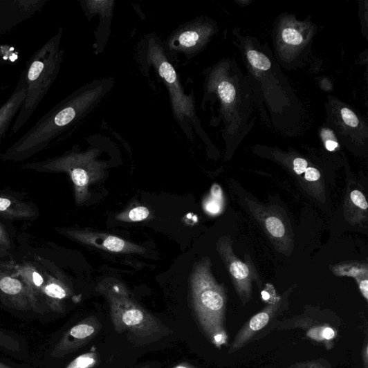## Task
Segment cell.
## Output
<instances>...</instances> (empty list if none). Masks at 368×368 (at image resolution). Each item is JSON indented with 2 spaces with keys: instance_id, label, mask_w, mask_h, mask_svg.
Masks as SVG:
<instances>
[{
  "instance_id": "1",
  "label": "cell",
  "mask_w": 368,
  "mask_h": 368,
  "mask_svg": "<svg viewBox=\"0 0 368 368\" xmlns=\"http://www.w3.org/2000/svg\"><path fill=\"white\" fill-rule=\"evenodd\" d=\"M115 85L113 77L89 82L53 107L3 154L5 160L21 161L46 149L64 133L82 121Z\"/></svg>"
},
{
  "instance_id": "2",
  "label": "cell",
  "mask_w": 368,
  "mask_h": 368,
  "mask_svg": "<svg viewBox=\"0 0 368 368\" xmlns=\"http://www.w3.org/2000/svg\"><path fill=\"white\" fill-rule=\"evenodd\" d=\"M96 290L109 304L116 332L125 334L134 344H150L170 333L167 326L131 297L121 282L107 278L99 283Z\"/></svg>"
},
{
  "instance_id": "3",
  "label": "cell",
  "mask_w": 368,
  "mask_h": 368,
  "mask_svg": "<svg viewBox=\"0 0 368 368\" xmlns=\"http://www.w3.org/2000/svg\"><path fill=\"white\" fill-rule=\"evenodd\" d=\"M63 28H60L28 62L21 77L26 87V96L12 127V134L19 132L42 103L59 76L64 61L61 48Z\"/></svg>"
},
{
  "instance_id": "4",
  "label": "cell",
  "mask_w": 368,
  "mask_h": 368,
  "mask_svg": "<svg viewBox=\"0 0 368 368\" xmlns=\"http://www.w3.org/2000/svg\"><path fill=\"white\" fill-rule=\"evenodd\" d=\"M138 57L142 68L153 67L163 82L169 92L175 120L190 137V127L195 116L193 98L184 91L164 43L156 35H147L139 44Z\"/></svg>"
},
{
  "instance_id": "5",
  "label": "cell",
  "mask_w": 368,
  "mask_h": 368,
  "mask_svg": "<svg viewBox=\"0 0 368 368\" xmlns=\"http://www.w3.org/2000/svg\"><path fill=\"white\" fill-rule=\"evenodd\" d=\"M191 289L195 315L201 329L213 344H223L227 340L224 329L225 293L213 278L208 259L194 266Z\"/></svg>"
},
{
  "instance_id": "6",
  "label": "cell",
  "mask_w": 368,
  "mask_h": 368,
  "mask_svg": "<svg viewBox=\"0 0 368 368\" xmlns=\"http://www.w3.org/2000/svg\"><path fill=\"white\" fill-rule=\"evenodd\" d=\"M102 151L90 145L85 151L72 150L42 161L28 163L24 169L45 173H66L73 183L76 204L79 206L89 199V187L102 180L107 163L100 160Z\"/></svg>"
},
{
  "instance_id": "7",
  "label": "cell",
  "mask_w": 368,
  "mask_h": 368,
  "mask_svg": "<svg viewBox=\"0 0 368 368\" xmlns=\"http://www.w3.org/2000/svg\"><path fill=\"white\" fill-rule=\"evenodd\" d=\"M0 300L18 310H37L39 301L17 273L15 266L0 264Z\"/></svg>"
},
{
  "instance_id": "8",
  "label": "cell",
  "mask_w": 368,
  "mask_h": 368,
  "mask_svg": "<svg viewBox=\"0 0 368 368\" xmlns=\"http://www.w3.org/2000/svg\"><path fill=\"white\" fill-rule=\"evenodd\" d=\"M57 231L71 240L110 252L142 254L146 251L143 247L113 234L65 228H58Z\"/></svg>"
},
{
  "instance_id": "9",
  "label": "cell",
  "mask_w": 368,
  "mask_h": 368,
  "mask_svg": "<svg viewBox=\"0 0 368 368\" xmlns=\"http://www.w3.org/2000/svg\"><path fill=\"white\" fill-rule=\"evenodd\" d=\"M102 325L97 318L89 317L71 327L55 347L51 356L62 358L88 344L100 333Z\"/></svg>"
},
{
  "instance_id": "10",
  "label": "cell",
  "mask_w": 368,
  "mask_h": 368,
  "mask_svg": "<svg viewBox=\"0 0 368 368\" xmlns=\"http://www.w3.org/2000/svg\"><path fill=\"white\" fill-rule=\"evenodd\" d=\"M48 0H6L0 1V34L9 32L41 10Z\"/></svg>"
},
{
  "instance_id": "11",
  "label": "cell",
  "mask_w": 368,
  "mask_h": 368,
  "mask_svg": "<svg viewBox=\"0 0 368 368\" xmlns=\"http://www.w3.org/2000/svg\"><path fill=\"white\" fill-rule=\"evenodd\" d=\"M72 295V290L60 275L45 273V282L39 297H44L48 306L57 312H64L65 302Z\"/></svg>"
},
{
  "instance_id": "12",
  "label": "cell",
  "mask_w": 368,
  "mask_h": 368,
  "mask_svg": "<svg viewBox=\"0 0 368 368\" xmlns=\"http://www.w3.org/2000/svg\"><path fill=\"white\" fill-rule=\"evenodd\" d=\"M81 3L84 12H95L100 15V26L95 33V46L97 53H102L109 35L115 1H96V0L95 1H92V0H84Z\"/></svg>"
},
{
  "instance_id": "13",
  "label": "cell",
  "mask_w": 368,
  "mask_h": 368,
  "mask_svg": "<svg viewBox=\"0 0 368 368\" xmlns=\"http://www.w3.org/2000/svg\"><path fill=\"white\" fill-rule=\"evenodd\" d=\"M34 205L0 192V217L10 220H26L38 216Z\"/></svg>"
},
{
  "instance_id": "14",
  "label": "cell",
  "mask_w": 368,
  "mask_h": 368,
  "mask_svg": "<svg viewBox=\"0 0 368 368\" xmlns=\"http://www.w3.org/2000/svg\"><path fill=\"white\" fill-rule=\"evenodd\" d=\"M270 313L271 309L261 312L253 317L249 322L248 325L244 327L240 334L238 335L237 339H235L233 347L236 348L241 346L249 340L253 333L264 328L269 322Z\"/></svg>"
},
{
  "instance_id": "15",
  "label": "cell",
  "mask_w": 368,
  "mask_h": 368,
  "mask_svg": "<svg viewBox=\"0 0 368 368\" xmlns=\"http://www.w3.org/2000/svg\"><path fill=\"white\" fill-rule=\"evenodd\" d=\"M150 215L151 212L149 208L144 206H137L118 214L116 218L120 222L139 223L149 219Z\"/></svg>"
},
{
  "instance_id": "16",
  "label": "cell",
  "mask_w": 368,
  "mask_h": 368,
  "mask_svg": "<svg viewBox=\"0 0 368 368\" xmlns=\"http://www.w3.org/2000/svg\"><path fill=\"white\" fill-rule=\"evenodd\" d=\"M211 196L205 201L204 207L205 210L211 214H217L222 209L223 192L218 185H214L212 188Z\"/></svg>"
},
{
  "instance_id": "17",
  "label": "cell",
  "mask_w": 368,
  "mask_h": 368,
  "mask_svg": "<svg viewBox=\"0 0 368 368\" xmlns=\"http://www.w3.org/2000/svg\"><path fill=\"white\" fill-rule=\"evenodd\" d=\"M98 363V355L96 353H88L71 361L66 368H94Z\"/></svg>"
},
{
  "instance_id": "18",
  "label": "cell",
  "mask_w": 368,
  "mask_h": 368,
  "mask_svg": "<svg viewBox=\"0 0 368 368\" xmlns=\"http://www.w3.org/2000/svg\"><path fill=\"white\" fill-rule=\"evenodd\" d=\"M248 59L250 63L256 68L267 71L271 66V63L264 54L254 50L248 53Z\"/></svg>"
},
{
  "instance_id": "19",
  "label": "cell",
  "mask_w": 368,
  "mask_h": 368,
  "mask_svg": "<svg viewBox=\"0 0 368 368\" xmlns=\"http://www.w3.org/2000/svg\"><path fill=\"white\" fill-rule=\"evenodd\" d=\"M219 95L226 104L232 103L235 98V89L232 84L228 82H222L217 86Z\"/></svg>"
},
{
  "instance_id": "20",
  "label": "cell",
  "mask_w": 368,
  "mask_h": 368,
  "mask_svg": "<svg viewBox=\"0 0 368 368\" xmlns=\"http://www.w3.org/2000/svg\"><path fill=\"white\" fill-rule=\"evenodd\" d=\"M230 271L233 277L238 281L246 280L250 273L248 267L239 261H234L231 263Z\"/></svg>"
},
{
  "instance_id": "21",
  "label": "cell",
  "mask_w": 368,
  "mask_h": 368,
  "mask_svg": "<svg viewBox=\"0 0 368 368\" xmlns=\"http://www.w3.org/2000/svg\"><path fill=\"white\" fill-rule=\"evenodd\" d=\"M266 228L275 237H282L285 234V228L282 221L277 217H271L266 221Z\"/></svg>"
},
{
  "instance_id": "22",
  "label": "cell",
  "mask_w": 368,
  "mask_h": 368,
  "mask_svg": "<svg viewBox=\"0 0 368 368\" xmlns=\"http://www.w3.org/2000/svg\"><path fill=\"white\" fill-rule=\"evenodd\" d=\"M12 250L11 239L8 232L2 223H0V257L10 255Z\"/></svg>"
},
{
  "instance_id": "23",
  "label": "cell",
  "mask_w": 368,
  "mask_h": 368,
  "mask_svg": "<svg viewBox=\"0 0 368 368\" xmlns=\"http://www.w3.org/2000/svg\"><path fill=\"white\" fill-rule=\"evenodd\" d=\"M283 39L285 43L297 46L302 43L303 38L302 35L296 30L293 28H286L282 33Z\"/></svg>"
},
{
  "instance_id": "24",
  "label": "cell",
  "mask_w": 368,
  "mask_h": 368,
  "mask_svg": "<svg viewBox=\"0 0 368 368\" xmlns=\"http://www.w3.org/2000/svg\"><path fill=\"white\" fill-rule=\"evenodd\" d=\"M341 114L344 122L347 125L353 127H356L358 125V118L351 109L343 108Z\"/></svg>"
},
{
  "instance_id": "25",
  "label": "cell",
  "mask_w": 368,
  "mask_h": 368,
  "mask_svg": "<svg viewBox=\"0 0 368 368\" xmlns=\"http://www.w3.org/2000/svg\"><path fill=\"white\" fill-rule=\"evenodd\" d=\"M353 203L362 210H366L368 208L367 202L365 196L359 191H353L351 194Z\"/></svg>"
},
{
  "instance_id": "26",
  "label": "cell",
  "mask_w": 368,
  "mask_h": 368,
  "mask_svg": "<svg viewBox=\"0 0 368 368\" xmlns=\"http://www.w3.org/2000/svg\"><path fill=\"white\" fill-rule=\"evenodd\" d=\"M307 162L303 158H296L293 160V170L298 175H301L305 172L307 169Z\"/></svg>"
},
{
  "instance_id": "27",
  "label": "cell",
  "mask_w": 368,
  "mask_h": 368,
  "mask_svg": "<svg viewBox=\"0 0 368 368\" xmlns=\"http://www.w3.org/2000/svg\"><path fill=\"white\" fill-rule=\"evenodd\" d=\"M320 178V172L314 168H307L305 171V178L309 181H316Z\"/></svg>"
},
{
  "instance_id": "28",
  "label": "cell",
  "mask_w": 368,
  "mask_h": 368,
  "mask_svg": "<svg viewBox=\"0 0 368 368\" xmlns=\"http://www.w3.org/2000/svg\"><path fill=\"white\" fill-rule=\"evenodd\" d=\"M12 339L9 336L0 332V345L12 349H13V347L15 346L12 344Z\"/></svg>"
},
{
  "instance_id": "29",
  "label": "cell",
  "mask_w": 368,
  "mask_h": 368,
  "mask_svg": "<svg viewBox=\"0 0 368 368\" xmlns=\"http://www.w3.org/2000/svg\"><path fill=\"white\" fill-rule=\"evenodd\" d=\"M322 335L324 339L329 340L335 338V333L332 328L326 327L323 330Z\"/></svg>"
},
{
  "instance_id": "30",
  "label": "cell",
  "mask_w": 368,
  "mask_h": 368,
  "mask_svg": "<svg viewBox=\"0 0 368 368\" xmlns=\"http://www.w3.org/2000/svg\"><path fill=\"white\" fill-rule=\"evenodd\" d=\"M360 288L365 300H368V282L367 279L363 280L360 284Z\"/></svg>"
},
{
  "instance_id": "31",
  "label": "cell",
  "mask_w": 368,
  "mask_h": 368,
  "mask_svg": "<svg viewBox=\"0 0 368 368\" xmlns=\"http://www.w3.org/2000/svg\"><path fill=\"white\" fill-rule=\"evenodd\" d=\"M338 147V144L334 140H327L326 142V148L329 151H334Z\"/></svg>"
},
{
  "instance_id": "32",
  "label": "cell",
  "mask_w": 368,
  "mask_h": 368,
  "mask_svg": "<svg viewBox=\"0 0 368 368\" xmlns=\"http://www.w3.org/2000/svg\"><path fill=\"white\" fill-rule=\"evenodd\" d=\"M173 368H196V367L188 362H182L181 364L177 365Z\"/></svg>"
},
{
  "instance_id": "33",
  "label": "cell",
  "mask_w": 368,
  "mask_h": 368,
  "mask_svg": "<svg viewBox=\"0 0 368 368\" xmlns=\"http://www.w3.org/2000/svg\"><path fill=\"white\" fill-rule=\"evenodd\" d=\"M262 296L264 300H268L270 298L269 294L266 291L262 292Z\"/></svg>"
},
{
  "instance_id": "34",
  "label": "cell",
  "mask_w": 368,
  "mask_h": 368,
  "mask_svg": "<svg viewBox=\"0 0 368 368\" xmlns=\"http://www.w3.org/2000/svg\"><path fill=\"white\" fill-rule=\"evenodd\" d=\"M0 368H13V367L0 362Z\"/></svg>"
},
{
  "instance_id": "35",
  "label": "cell",
  "mask_w": 368,
  "mask_h": 368,
  "mask_svg": "<svg viewBox=\"0 0 368 368\" xmlns=\"http://www.w3.org/2000/svg\"><path fill=\"white\" fill-rule=\"evenodd\" d=\"M140 368H150V365H145L142 367H140Z\"/></svg>"
}]
</instances>
